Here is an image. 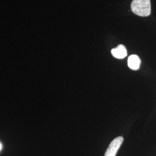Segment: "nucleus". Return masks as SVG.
Masks as SVG:
<instances>
[{"label":"nucleus","instance_id":"2","mask_svg":"<svg viewBox=\"0 0 156 156\" xmlns=\"http://www.w3.org/2000/svg\"><path fill=\"white\" fill-rule=\"evenodd\" d=\"M123 136H118L113 140L107 148L104 156H116L117 151L123 144Z\"/></svg>","mask_w":156,"mask_h":156},{"label":"nucleus","instance_id":"5","mask_svg":"<svg viewBox=\"0 0 156 156\" xmlns=\"http://www.w3.org/2000/svg\"><path fill=\"white\" fill-rule=\"evenodd\" d=\"M1 149H2V145L0 144V151L1 150Z\"/></svg>","mask_w":156,"mask_h":156},{"label":"nucleus","instance_id":"4","mask_svg":"<svg viewBox=\"0 0 156 156\" xmlns=\"http://www.w3.org/2000/svg\"><path fill=\"white\" fill-rule=\"evenodd\" d=\"M141 61L139 56L136 55H132L128 57V66L132 70L136 71L139 69Z\"/></svg>","mask_w":156,"mask_h":156},{"label":"nucleus","instance_id":"3","mask_svg":"<svg viewBox=\"0 0 156 156\" xmlns=\"http://www.w3.org/2000/svg\"><path fill=\"white\" fill-rule=\"evenodd\" d=\"M112 55L118 59H123L127 55V51L126 47L123 45H118L117 48L112 49Z\"/></svg>","mask_w":156,"mask_h":156},{"label":"nucleus","instance_id":"1","mask_svg":"<svg viewBox=\"0 0 156 156\" xmlns=\"http://www.w3.org/2000/svg\"><path fill=\"white\" fill-rule=\"evenodd\" d=\"M131 9L134 13L138 16H148L151 13V0H133Z\"/></svg>","mask_w":156,"mask_h":156}]
</instances>
